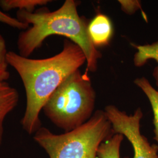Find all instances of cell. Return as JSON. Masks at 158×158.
Here are the masks:
<instances>
[{
    "label": "cell",
    "mask_w": 158,
    "mask_h": 158,
    "mask_svg": "<svg viewBox=\"0 0 158 158\" xmlns=\"http://www.w3.org/2000/svg\"><path fill=\"white\" fill-rule=\"evenodd\" d=\"M85 53L72 40H64L62 51L45 59H30L8 52L6 63L20 76L26 93L23 129L33 134L41 127L40 115L46 102L69 75L86 62Z\"/></svg>",
    "instance_id": "6da1fadb"
},
{
    "label": "cell",
    "mask_w": 158,
    "mask_h": 158,
    "mask_svg": "<svg viewBox=\"0 0 158 158\" xmlns=\"http://www.w3.org/2000/svg\"><path fill=\"white\" fill-rule=\"evenodd\" d=\"M104 111L112 124L114 133L122 134L131 143L134 152L133 158H158V145L151 144L141 132L140 123L143 113L140 108L131 115L114 105L106 106Z\"/></svg>",
    "instance_id": "5b68a950"
},
{
    "label": "cell",
    "mask_w": 158,
    "mask_h": 158,
    "mask_svg": "<svg viewBox=\"0 0 158 158\" xmlns=\"http://www.w3.org/2000/svg\"><path fill=\"white\" fill-rule=\"evenodd\" d=\"M19 93L6 81L0 82V147L4 135V123L6 116L17 107Z\"/></svg>",
    "instance_id": "52a82bcc"
},
{
    "label": "cell",
    "mask_w": 158,
    "mask_h": 158,
    "mask_svg": "<svg viewBox=\"0 0 158 158\" xmlns=\"http://www.w3.org/2000/svg\"><path fill=\"white\" fill-rule=\"evenodd\" d=\"M134 83L143 91L151 103L153 113L154 139L157 142L158 145V91L156 90L144 77L136 79Z\"/></svg>",
    "instance_id": "9c48e42d"
},
{
    "label": "cell",
    "mask_w": 158,
    "mask_h": 158,
    "mask_svg": "<svg viewBox=\"0 0 158 158\" xmlns=\"http://www.w3.org/2000/svg\"><path fill=\"white\" fill-rule=\"evenodd\" d=\"M8 65L7 63H0V82L6 81L10 79V73L8 70Z\"/></svg>",
    "instance_id": "9a60e30c"
},
{
    "label": "cell",
    "mask_w": 158,
    "mask_h": 158,
    "mask_svg": "<svg viewBox=\"0 0 158 158\" xmlns=\"http://www.w3.org/2000/svg\"><path fill=\"white\" fill-rule=\"evenodd\" d=\"M77 5L74 0H66L54 11L42 7L32 12H17L18 19L32 25L19 34L17 40L18 54L29 57L42 45L48 37L63 36L77 44L85 53L87 67L84 75L89 76V72H96L102 53L93 44L88 32L89 23L85 17L79 16Z\"/></svg>",
    "instance_id": "7a4b0ae2"
},
{
    "label": "cell",
    "mask_w": 158,
    "mask_h": 158,
    "mask_svg": "<svg viewBox=\"0 0 158 158\" xmlns=\"http://www.w3.org/2000/svg\"><path fill=\"white\" fill-rule=\"evenodd\" d=\"M6 49V40L2 35L0 34V63H6V55L8 53Z\"/></svg>",
    "instance_id": "5bb4252c"
},
{
    "label": "cell",
    "mask_w": 158,
    "mask_h": 158,
    "mask_svg": "<svg viewBox=\"0 0 158 158\" xmlns=\"http://www.w3.org/2000/svg\"><path fill=\"white\" fill-rule=\"evenodd\" d=\"M115 134L105 111L97 110L89 121L74 130L55 134L41 127L34 139L49 158H97L100 145Z\"/></svg>",
    "instance_id": "3957f363"
},
{
    "label": "cell",
    "mask_w": 158,
    "mask_h": 158,
    "mask_svg": "<svg viewBox=\"0 0 158 158\" xmlns=\"http://www.w3.org/2000/svg\"><path fill=\"white\" fill-rule=\"evenodd\" d=\"M96 92L90 78L77 70L51 95L43 108L46 116L65 132L84 124L92 117Z\"/></svg>",
    "instance_id": "277c9868"
},
{
    "label": "cell",
    "mask_w": 158,
    "mask_h": 158,
    "mask_svg": "<svg viewBox=\"0 0 158 158\" xmlns=\"http://www.w3.org/2000/svg\"><path fill=\"white\" fill-rule=\"evenodd\" d=\"M88 32L96 48L108 45L113 35L111 21L107 15L98 14L89 23Z\"/></svg>",
    "instance_id": "8992f818"
},
{
    "label": "cell",
    "mask_w": 158,
    "mask_h": 158,
    "mask_svg": "<svg viewBox=\"0 0 158 158\" xmlns=\"http://www.w3.org/2000/svg\"><path fill=\"white\" fill-rule=\"evenodd\" d=\"M51 2L49 0H0V6L6 11L18 9L32 12L36 7L45 6Z\"/></svg>",
    "instance_id": "8fae6325"
},
{
    "label": "cell",
    "mask_w": 158,
    "mask_h": 158,
    "mask_svg": "<svg viewBox=\"0 0 158 158\" xmlns=\"http://www.w3.org/2000/svg\"><path fill=\"white\" fill-rule=\"evenodd\" d=\"M124 136L121 134H115L102 143L97 151V158H120V147Z\"/></svg>",
    "instance_id": "30bf717a"
},
{
    "label": "cell",
    "mask_w": 158,
    "mask_h": 158,
    "mask_svg": "<svg viewBox=\"0 0 158 158\" xmlns=\"http://www.w3.org/2000/svg\"><path fill=\"white\" fill-rule=\"evenodd\" d=\"M132 45L137 49L134 58V64L136 67H141L151 59L155 60L158 64V40L152 44L144 45L132 44ZM153 75L156 80L158 89V65L155 68Z\"/></svg>",
    "instance_id": "ba28073f"
},
{
    "label": "cell",
    "mask_w": 158,
    "mask_h": 158,
    "mask_svg": "<svg viewBox=\"0 0 158 158\" xmlns=\"http://www.w3.org/2000/svg\"><path fill=\"white\" fill-rule=\"evenodd\" d=\"M123 11L128 14H133L138 10L141 9V6L138 1H118Z\"/></svg>",
    "instance_id": "4fadbf2b"
},
{
    "label": "cell",
    "mask_w": 158,
    "mask_h": 158,
    "mask_svg": "<svg viewBox=\"0 0 158 158\" xmlns=\"http://www.w3.org/2000/svg\"><path fill=\"white\" fill-rule=\"evenodd\" d=\"M0 23H3L11 27L21 30H26L29 27L28 24L23 23L17 18L12 17L0 10Z\"/></svg>",
    "instance_id": "7c38bea8"
}]
</instances>
